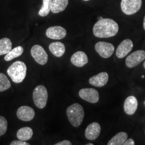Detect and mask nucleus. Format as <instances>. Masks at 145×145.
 <instances>
[{
    "label": "nucleus",
    "instance_id": "1",
    "mask_svg": "<svg viewBox=\"0 0 145 145\" xmlns=\"http://www.w3.org/2000/svg\"><path fill=\"white\" fill-rule=\"evenodd\" d=\"M118 24L116 22L110 18H102L99 20L93 28L94 36L100 39L116 36L118 32Z\"/></svg>",
    "mask_w": 145,
    "mask_h": 145
},
{
    "label": "nucleus",
    "instance_id": "2",
    "mask_svg": "<svg viewBox=\"0 0 145 145\" xmlns=\"http://www.w3.org/2000/svg\"><path fill=\"white\" fill-rule=\"evenodd\" d=\"M26 65L22 61H16L9 67L7 72L12 81L16 83H20L26 76Z\"/></svg>",
    "mask_w": 145,
    "mask_h": 145
},
{
    "label": "nucleus",
    "instance_id": "3",
    "mask_svg": "<svg viewBox=\"0 0 145 145\" xmlns=\"http://www.w3.org/2000/svg\"><path fill=\"white\" fill-rule=\"evenodd\" d=\"M67 116L72 126L77 128L82 124L85 112L81 105L77 103L71 105L67 109Z\"/></svg>",
    "mask_w": 145,
    "mask_h": 145
},
{
    "label": "nucleus",
    "instance_id": "4",
    "mask_svg": "<svg viewBox=\"0 0 145 145\" xmlns=\"http://www.w3.org/2000/svg\"><path fill=\"white\" fill-rule=\"evenodd\" d=\"M34 103L39 109H43L46 106L48 100V91L44 86H38L34 89L33 94Z\"/></svg>",
    "mask_w": 145,
    "mask_h": 145
},
{
    "label": "nucleus",
    "instance_id": "5",
    "mask_svg": "<svg viewBox=\"0 0 145 145\" xmlns=\"http://www.w3.org/2000/svg\"><path fill=\"white\" fill-rule=\"evenodd\" d=\"M142 3V0H122L121 10L126 15H132L140 10Z\"/></svg>",
    "mask_w": 145,
    "mask_h": 145
},
{
    "label": "nucleus",
    "instance_id": "6",
    "mask_svg": "<svg viewBox=\"0 0 145 145\" xmlns=\"http://www.w3.org/2000/svg\"><path fill=\"white\" fill-rule=\"evenodd\" d=\"M30 53L34 61L39 65H44L48 62V54L40 45H34L32 47Z\"/></svg>",
    "mask_w": 145,
    "mask_h": 145
},
{
    "label": "nucleus",
    "instance_id": "7",
    "mask_svg": "<svg viewBox=\"0 0 145 145\" xmlns=\"http://www.w3.org/2000/svg\"><path fill=\"white\" fill-rule=\"evenodd\" d=\"M95 49L99 55L104 59L110 58L115 50L114 45L106 42H98L96 43Z\"/></svg>",
    "mask_w": 145,
    "mask_h": 145
},
{
    "label": "nucleus",
    "instance_id": "8",
    "mask_svg": "<svg viewBox=\"0 0 145 145\" xmlns=\"http://www.w3.org/2000/svg\"><path fill=\"white\" fill-rule=\"evenodd\" d=\"M79 95L83 100L91 104H96L99 101V95L98 91L93 88H83L79 91Z\"/></svg>",
    "mask_w": 145,
    "mask_h": 145
},
{
    "label": "nucleus",
    "instance_id": "9",
    "mask_svg": "<svg viewBox=\"0 0 145 145\" xmlns=\"http://www.w3.org/2000/svg\"><path fill=\"white\" fill-rule=\"evenodd\" d=\"M145 59V51L138 50L130 54L126 59V65L129 68H133L138 65Z\"/></svg>",
    "mask_w": 145,
    "mask_h": 145
},
{
    "label": "nucleus",
    "instance_id": "10",
    "mask_svg": "<svg viewBox=\"0 0 145 145\" xmlns=\"http://www.w3.org/2000/svg\"><path fill=\"white\" fill-rule=\"evenodd\" d=\"M17 116L22 121L29 122L34 119L35 112L31 107L22 106L20 107L17 110Z\"/></svg>",
    "mask_w": 145,
    "mask_h": 145
},
{
    "label": "nucleus",
    "instance_id": "11",
    "mask_svg": "<svg viewBox=\"0 0 145 145\" xmlns=\"http://www.w3.org/2000/svg\"><path fill=\"white\" fill-rule=\"evenodd\" d=\"M46 35L50 39L61 40L66 36L67 31L64 28L61 26H51L46 30Z\"/></svg>",
    "mask_w": 145,
    "mask_h": 145
},
{
    "label": "nucleus",
    "instance_id": "12",
    "mask_svg": "<svg viewBox=\"0 0 145 145\" xmlns=\"http://www.w3.org/2000/svg\"><path fill=\"white\" fill-rule=\"evenodd\" d=\"M133 48V42L131 40L125 39L118 46L116 54L118 58L122 59L126 57Z\"/></svg>",
    "mask_w": 145,
    "mask_h": 145
},
{
    "label": "nucleus",
    "instance_id": "13",
    "mask_svg": "<svg viewBox=\"0 0 145 145\" xmlns=\"http://www.w3.org/2000/svg\"><path fill=\"white\" fill-rule=\"evenodd\" d=\"M101 133V126L99 123L92 122L89 124L85 131L86 138L89 140H95L99 137Z\"/></svg>",
    "mask_w": 145,
    "mask_h": 145
},
{
    "label": "nucleus",
    "instance_id": "14",
    "mask_svg": "<svg viewBox=\"0 0 145 145\" xmlns=\"http://www.w3.org/2000/svg\"><path fill=\"white\" fill-rule=\"evenodd\" d=\"M108 79L109 75L108 72H99L97 75H94L93 77L89 78V83L95 87L101 88V87L106 86L107 83H108Z\"/></svg>",
    "mask_w": 145,
    "mask_h": 145
},
{
    "label": "nucleus",
    "instance_id": "15",
    "mask_svg": "<svg viewBox=\"0 0 145 145\" xmlns=\"http://www.w3.org/2000/svg\"><path fill=\"white\" fill-rule=\"evenodd\" d=\"M71 62L74 66L82 67L88 63V57L84 52L77 51L72 55Z\"/></svg>",
    "mask_w": 145,
    "mask_h": 145
},
{
    "label": "nucleus",
    "instance_id": "16",
    "mask_svg": "<svg viewBox=\"0 0 145 145\" xmlns=\"http://www.w3.org/2000/svg\"><path fill=\"white\" fill-rule=\"evenodd\" d=\"M138 108V101L135 96L130 95L125 99L124 110L125 113L128 115H133Z\"/></svg>",
    "mask_w": 145,
    "mask_h": 145
},
{
    "label": "nucleus",
    "instance_id": "17",
    "mask_svg": "<svg viewBox=\"0 0 145 145\" xmlns=\"http://www.w3.org/2000/svg\"><path fill=\"white\" fill-rule=\"evenodd\" d=\"M49 50L55 57H61L65 54V46L61 42H54L50 44Z\"/></svg>",
    "mask_w": 145,
    "mask_h": 145
},
{
    "label": "nucleus",
    "instance_id": "18",
    "mask_svg": "<svg viewBox=\"0 0 145 145\" xmlns=\"http://www.w3.org/2000/svg\"><path fill=\"white\" fill-rule=\"evenodd\" d=\"M69 4V0H52L51 12L53 14L62 12L67 8Z\"/></svg>",
    "mask_w": 145,
    "mask_h": 145
},
{
    "label": "nucleus",
    "instance_id": "19",
    "mask_svg": "<svg viewBox=\"0 0 145 145\" xmlns=\"http://www.w3.org/2000/svg\"><path fill=\"white\" fill-rule=\"evenodd\" d=\"M16 136L19 140L27 141L32 138L33 136V130L30 127H23L18 130Z\"/></svg>",
    "mask_w": 145,
    "mask_h": 145
},
{
    "label": "nucleus",
    "instance_id": "20",
    "mask_svg": "<svg viewBox=\"0 0 145 145\" xmlns=\"http://www.w3.org/2000/svg\"><path fill=\"white\" fill-rule=\"evenodd\" d=\"M127 138H128V134L125 132H120L109 140L108 145H123Z\"/></svg>",
    "mask_w": 145,
    "mask_h": 145
},
{
    "label": "nucleus",
    "instance_id": "21",
    "mask_svg": "<svg viewBox=\"0 0 145 145\" xmlns=\"http://www.w3.org/2000/svg\"><path fill=\"white\" fill-rule=\"evenodd\" d=\"M12 43L10 39L3 38L0 39V55H5L12 50Z\"/></svg>",
    "mask_w": 145,
    "mask_h": 145
},
{
    "label": "nucleus",
    "instance_id": "22",
    "mask_svg": "<svg viewBox=\"0 0 145 145\" xmlns=\"http://www.w3.org/2000/svg\"><path fill=\"white\" fill-rule=\"evenodd\" d=\"M24 52V48L22 46H19L13 48L8 52V54H5L4 60L5 61H10L14 59L20 57Z\"/></svg>",
    "mask_w": 145,
    "mask_h": 145
},
{
    "label": "nucleus",
    "instance_id": "23",
    "mask_svg": "<svg viewBox=\"0 0 145 145\" xmlns=\"http://www.w3.org/2000/svg\"><path fill=\"white\" fill-rule=\"evenodd\" d=\"M52 0H42V5L39 12V15L41 17H45L51 12Z\"/></svg>",
    "mask_w": 145,
    "mask_h": 145
},
{
    "label": "nucleus",
    "instance_id": "24",
    "mask_svg": "<svg viewBox=\"0 0 145 145\" xmlns=\"http://www.w3.org/2000/svg\"><path fill=\"white\" fill-rule=\"evenodd\" d=\"M11 88L10 81L5 74L0 72V91H4Z\"/></svg>",
    "mask_w": 145,
    "mask_h": 145
},
{
    "label": "nucleus",
    "instance_id": "25",
    "mask_svg": "<svg viewBox=\"0 0 145 145\" xmlns=\"http://www.w3.org/2000/svg\"><path fill=\"white\" fill-rule=\"evenodd\" d=\"M8 129V122L4 117L0 116V137L4 135Z\"/></svg>",
    "mask_w": 145,
    "mask_h": 145
},
{
    "label": "nucleus",
    "instance_id": "26",
    "mask_svg": "<svg viewBox=\"0 0 145 145\" xmlns=\"http://www.w3.org/2000/svg\"><path fill=\"white\" fill-rule=\"evenodd\" d=\"M11 145H30V144L28 142H26V141H23L21 140H14L10 143Z\"/></svg>",
    "mask_w": 145,
    "mask_h": 145
},
{
    "label": "nucleus",
    "instance_id": "27",
    "mask_svg": "<svg viewBox=\"0 0 145 145\" xmlns=\"http://www.w3.org/2000/svg\"><path fill=\"white\" fill-rule=\"evenodd\" d=\"M135 140H132V138H127L126 140L124 142V144L123 145H135Z\"/></svg>",
    "mask_w": 145,
    "mask_h": 145
},
{
    "label": "nucleus",
    "instance_id": "28",
    "mask_svg": "<svg viewBox=\"0 0 145 145\" xmlns=\"http://www.w3.org/2000/svg\"><path fill=\"white\" fill-rule=\"evenodd\" d=\"M55 145H71V142L69 140H63L56 143Z\"/></svg>",
    "mask_w": 145,
    "mask_h": 145
},
{
    "label": "nucleus",
    "instance_id": "29",
    "mask_svg": "<svg viewBox=\"0 0 145 145\" xmlns=\"http://www.w3.org/2000/svg\"><path fill=\"white\" fill-rule=\"evenodd\" d=\"M143 28H144V29L145 30V16L144 17V20H143Z\"/></svg>",
    "mask_w": 145,
    "mask_h": 145
},
{
    "label": "nucleus",
    "instance_id": "30",
    "mask_svg": "<svg viewBox=\"0 0 145 145\" xmlns=\"http://www.w3.org/2000/svg\"><path fill=\"white\" fill-rule=\"evenodd\" d=\"M87 145H93L92 143H89V144H87Z\"/></svg>",
    "mask_w": 145,
    "mask_h": 145
},
{
    "label": "nucleus",
    "instance_id": "31",
    "mask_svg": "<svg viewBox=\"0 0 145 145\" xmlns=\"http://www.w3.org/2000/svg\"><path fill=\"white\" fill-rule=\"evenodd\" d=\"M143 66H144V67L145 69V61L144 62V63H143Z\"/></svg>",
    "mask_w": 145,
    "mask_h": 145
},
{
    "label": "nucleus",
    "instance_id": "32",
    "mask_svg": "<svg viewBox=\"0 0 145 145\" xmlns=\"http://www.w3.org/2000/svg\"><path fill=\"white\" fill-rule=\"evenodd\" d=\"M102 18H103V17H99L98 19H99V20H101V19H102Z\"/></svg>",
    "mask_w": 145,
    "mask_h": 145
},
{
    "label": "nucleus",
    "instance_id": "33",
    "mask_svg": "<svg viewBox=\"0 0 145 145\" xmlns=\"http://www.w3.org/2000/svg\"><path fill=\"white\" fill-rule=\"evenodd\" d=\"M83 1H89V0H83Z\"/></svg>",
    "mask_w": 145,
    "mask_h": 145
}]
</instances>
